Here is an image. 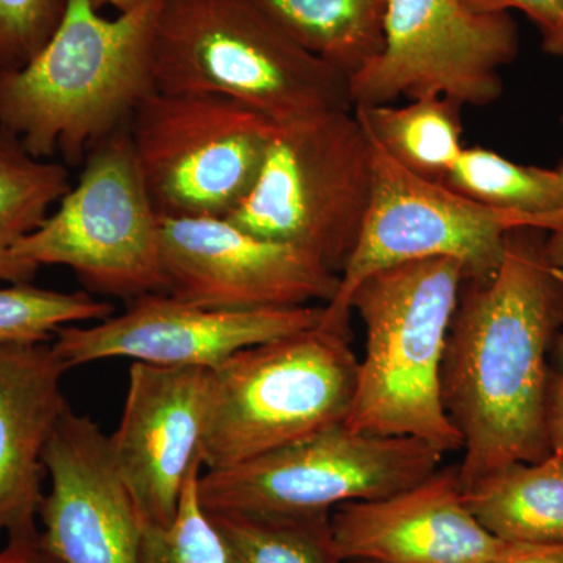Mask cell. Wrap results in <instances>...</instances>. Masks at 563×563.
I'll return each mask as SVG.
<instances>
[{"label":"cell","mask_w":563,"mask_h":563,"mask_svg":"<svg viewBox=\"0 0 563 563\" xmlns=\"http://www.w3.org/2000/svg\"><path fill=\"white\" fill-rule=\"evenodd\" d=\"M543 233L510 232L495 276L463 282L442 366L444 409L463 440V490L551 453L548 352L563 328V276Z\"/></svg>","instance_id":"1"},{"label":"cell","mask_w":563,"mask_h":563,"mask_svg":"<svg viewBox=\"0 0 563 563\" xmlns=\"http://www.w3.org/2000/svg\"><path fill=\"white\" fill-rule=\"evenodd\" d=\"M162 2L107 18L90 0H68L46 46L21 68L0 69V129L35 157L84 162L155 91Z\"/></svg>","instance_id":"2"},{"label":"cell","mask_w":563,"mask_h":563,"mask_svg":"<svg viewBox=\"0 0 563 563\" xmlns=\"http://www.w3.org/2000/svg\"><path fill=\"white\" fill-rule=\"evenodd\" d=\"M463 282L457 262L435 258L383 269L358 285L351 312L365 325L366 351L347 428L410 437L442 454L462 451L444 409L442 366Z\"/></svg>","instance_id":"3"},{"label":"cell","mask_w":563,"mask_h":563,"mask_svg":"<svg viewBox=\"0 0 563 563\" xmlns=\"http://www.w3.org/2000/svg\"><path fill=\"white\" fill-rule=\"evenodd\" d=\"M154 80L157 91L224 96L276 125L354 109L350 80L254 0H163Z\"/></svg>","instance_id":"4"},{"label":"cell","mask_w":563,"mask_h":563,"mask_svg":"<svg viewBox=\"0 0 563 563\" xmlns=\"http://www.w3.org/2000/svg\"><path fill=\"white\" fill-rule=\"evenodd\" d=\"M357 372L350 335L321 321L236 352L207 372L203 466L228 468L342 424Z\"/></svg>","instance_id":"5"},{"label":"cell","mask_w":563,"mask_h":563,"mask_svg":"<svg viewBox=\"0 0 563 563\" xmlns=\"http://www.w3.org/2000/svg\"><path fill=\"white\" fill-rule=\"evenodd\" d=\"M373 177L372 140L354 110L313 114L276 125L254 187L225 218L342 274L368 214Z\"/></svg>","instance_id":"6"},{"label":"cell","mask_w":563,"mask_h":563,"mask_svg":"<svg viewBox=\"0 0 563 563\" xmlns=\"http://www.w3.org/2000/svg\"><path fill=\"white\" fill-rule=\"evenodd\" d=\"M79 179L14 257L38 272L65 266L92 292L129 301L168 292L161 213L133 152L128 125L96 144Z\"/></svg>","instance_id":"7"},{"label":"cell","mask_w":563,"mask_h":563,"mask_svg":"<svg viewBox=\"0 0 563 563\" xmlns=\"http://www.w3.org/2000/svg\"><path fill=\"white\" fill-rule=\"evenodd\" d=\"M372 146V203L340 274L339 291L324 306L321 324L325 328L350 335L352 295L383 269L448 258L462 266L465 280L485 282L501 266L510 232L544 231L532 218L492 209L440 181L415 176L373 140Z\"/></svg>","instance_id":"8"},{"label":"cell","mask_w":563,"mask_h":563,"mask_svg":"<svg viewBox=\"0 0 563 563\" xmlns=\"http://www.w3.org/2000/svg\"><path fill=\"white\" fill-rule=\"evenodd\" d=\"M442 453L410 437L331 426L228 468L207 470L198 496L207 512L331 514L384 498L440 468Z\"/></svg>","instance_id":"9"},{"label":"cell","mask_w":563,"mask_h":563,"mask_svg":"<svg viewBox=\"0 0 563 563\" xmlns=\"http://www.w3.org/2000/svg\"><path fill=\"white\" fill-rule=\"evenodd\" d=\"M128 129L161 217L225 218L254 187L276 124L224 96L155 90Z\"/></svg>","instance_id":"10"},{"label":"cell","mask_w":563,"mask_h":563,"mask_svg":"<svg viewBox=\"0 0 563 563\" xmlns=\"http://www.w3.org/2000/svg\"><path fill=\"white\" fill-rule=\"evenodd\" d=\"M518 46L510 13H485L466 0H388L383 49L350 79L352 107L399 98L490 106Z\"/></svg>","instance_id":"11"},{"label":"cell","mask_w":563,"mask_h":563,"mask_svg":"<svg viewBox=\"0 0 563 563\" xmlns=\"http://www.w3.org/2000/svg\"><path fill=\"white\" fill-rule=\"evenodd\" d=\"M168 292L211 310L329 303L340 274L290 244L261 239L221 217H161Z\"/></svg>","instance_id":"12"},{"label":"cell","mask_w":563,"mask_h":563,"mask_svg":"<svg viewBox=\"0 0 563 563\" xmlns=\"http://www.w3.org/2000/svg\"><path fill=\"white\" fill-rule=\"evenodd\" d=\"M322 313L320 306L211 310L169 292H154L133 299L124 312L106 320L65 325L51 344L69 369L117 357L213 369L246 347L313 328Z\"/></svg>","instance_id":"13"},{"label":"cell","mask_w":563,"mask_h":563,"mask_svg":"<svg viewBox=\"0 0 563 563\" xmlns=\"http://www.w3.org/2000/svg\"><path fill=\"white\" fill-rule=\"evenodd\" d=\"M41 539L60 563H140L143 521L111 454L109 435L66 409L43 455Z\"/></svg>","instance_id":"14"},{"label":"cell","mask_w":563,"mask_h":563,"mask_svg":"<svg viewBox=\"0 0 563 563\" xmlns=\"http://www.w3.org/2000/svg\"><path fill=\"white\" fill-rule=\"evenodd\" d=\"M207 372L133 362L111 454L144 526H168L202 470Z\"/></svg>","instance_id":"15"},{"label":"cell","mask_w":563,"mask_h":563,"mask_svg":"<svg viewBox=\"0 0 563 563\" xmlns=\"http://www.w3.org/2000/svg\"><path fill=\"white\" fill-rule=\"evenodd\" d=\"M331 529L346 563H488L510 544L474 517L457 466L384 498L342 504Z\"/></svg>","instance_id":"16"},{"label":"cell","mask_w":563,"mask_h":563,"mask_svg":"<svg viewBox=\"0 0 563 563\" xmlns=\"http://www.w3.org/2000/svg\"><path fill=\"white\" fill-rule=\"evenodd\" d=\"M51 343L0 347V536L40 528L43 455L68 402Z\"/></svg>","instance_id":"17"},{"label":"cell","mask_w":563,"mask_h":563,"mask_svg":"<svg viewBox=\"0 0 563 563\" xmlns=\"http://www.w3.org/2000/svg\"><path fill=\"white\" fill-rule=\"evenodd\" d=\"M474 517L507 543H563V459L550 453L492 473L465 488Z\"/></svg>","instance_id":"18"},{"label":"cell","mask_w":563,"mask_h":563,"mask_svg":"<svg viewBox=\"0 0 563 563\" xmlns=\"http://www.w3.org/2000/svg\"><path fill=\"white\" fill-rule=\"evenodd\" d=\"M303 49L347 80L379 55L388 0H254Z\"/></svg>","instance_id":"19"},{"label":"cell","mask_w":563,"mask_h":563,"mask_svg":"<svg viewBox=\"0 0 563 563\" xmlns=\"http://www.w3.org/2000/svg\"><path fill=\"white\" fill-rule=\"evenodd\" d=\"M352 110L388 157L422 179L444 184L465 150L462 106L450 99L421 98L404 106L380 103Z\"/></svg>","instance_id":"20"},{"label":"cell","mask_w":563,"mask_h":563,"mask_svg":"<svg viewBox=\"0 0 563 563\" xmlns=\"http://www.w3.org/2000/svg\"><path fill=\"white\" fill-rule=\"evenodd\" d=\"M69 188L65 163L35 157L0 129V284H25L38 273L14 257V247L46 220Z\"/></svg>","instance_id":"21"},{"label":"cell","mask_w":563,"mask_h":563,"mask_svg":"<svg viewBox=\"0 0 563 563\" xmlns=\"http://www.w3.org/2000/svg\"><path fill=\"white\" fill-rule=\"evenodd\" d=\"M444 185L492 209L532 218L547 232L563 224V162L520 165L485 147H465Z\"/></svg>","instance_id":"22"},{"label":"cell","mask_w":563,"mask_h":563,"mask_svg":"<svg viewBox=\"0 0 563 563\" xmlns=\"http://www.w3.org/2000/svg\"><path fill=\"white\" fill-rule=\"evenodd\" d=\"M207 514L231 563H346L333 547L331 514Z\"/></svg>","instance_id":"23"},{"label":"cell","mask_w":563,"mask_h":563,"mask_svg":"<svg viewBox=\"0 0 563 563\" xmlns=\"http://www.w3.org/2000/svg\"><path fill=\"white\" fill-rule=\"evenodd\" d=\"M114 307L90 292H65L33 285L5 284L0 288V347L49 343L65 325L106 320Z\"/></svg>","instance_id":"24"},{"label":"cell","mask_w":563,"mask_h":563,"mask_svg":"<svg viewBox=\"0 0 563 563\" xmlns=\"http://www.w3.org/2000/svg\"><path fill=\"white\" fill-rule=\"evenodd\" d=\"M201 470L191 474L168 526H144L140 563H231L220 532L198 496Z\"/></svg>","instance_id":"25"},{"label":"cell","mask_w":563,"mask_h":563,"mask_svg":"<svg viewBox=\"0 0 563 563\" xmlns=\"http://www.w3.org/2000/svg\"><path fill=\"white\" fill-rule=\"evenodd\" d=\"M68 0H0V69L32 60L60 24Z\"/></svg>","instance_id":"26"},{"label":"cell","mask_w":563,"mask_h":563,"mask_svg":"<svg viewBox=\"0 0 563 563\" xmlns=\"http://www.w3.org/2000/svg\"><path fill=\"white\" fill-rule=\"evenodd\" d=\"M485 13L521 11L542 33L543 49L563 57V0H466Z\"/></svg>","instance_id":"27"},{"label":"cell","mask_w":563,"mask_h":563,"mask_svg":"<svg viewBox=\"0 0 563 563\" xmlns=\"http://www.w3.org/2000/svg\"><path fill=\"white\" fill-rule=\"evenodd\" d=\"M0 563H60L41 539L40 528L11 533L0 548Z\"/></svg>","instance_id":"28"},{"label":"cell","mask_w":563,"mask_h":563,"mask_svg":"<svg viewBox=\"0 0 563 563\" xmlns=\"http://www.w3.org/2000/svg\"><path fill=\"white\" fill-rule=\"evenodd\" d=\"M547 432L551 453L563 459V361L561 369L551 374L547 399Z\"/></svg>","instance_id":"29"},{"label":"cell","mask_w":563,"mask_h":563,"mask_svg":"<svg viewBox=\"0 0 563 563\" xmlns=\"http://www.w3.org/2000/svg\"><path fill=\"white\" fill-rule=\"evenodd\" d=\"M488 563H563V543H510Z\"/></svg>","instance_id":"30"},{"label":"cell","mask_w":563,"mask_h":563,"mask_svg":"<svg viewBox=\"0 0 563 563\" xmlns=\"http://www.w3.org/2000/svg\"><path fill=\"white\" fill-rule=\"evenodd\" d=\"M548 236L544 239V251H547L548 258L553 263L555 268L562 273L563 276V224L555 231L547 232ZM559 357L563 361V331L558 339Z\"/></svg>","instance_id":"31"},{"label":"cell","mask_w":563,"mask_h":563,"mask_svg":"<svg viewBox=\"0 0 563 563\" xmlns=\"http://www.w3.org/2000/svg\"><path fill=\"white\" fill-rule=\"evenodd\" d=\"M90 2L96 10L113 9L118 14L136 9L144 3L158 2V0H90Z\"/></svg>","instance_id":"32"},{"label":"cell","mask_w":563,"mask_h":563,"mask_svg":"<svg viewBox=\"0 0 563 563\" xmlns=\"http://www.w3.org/2000/svg\"><path fill=\"white\" fill-rule=\"evenodd\" d=\"M350 563H376V562H350Z\"/></svg>","instance_id":"33"},{"label":"cell","mask_w":563,"mask_h":563,"mask_svg":"<svg viewBox=\"0 0 563 563\" xmlns=\"http://www.w3.org/2000/svg\"><path fill=\"white\" fill-rule=\"evenodd\" d=\"M562 122H563V117H562Z\"/></svg>","instance_id":"34"}]
</instances>
